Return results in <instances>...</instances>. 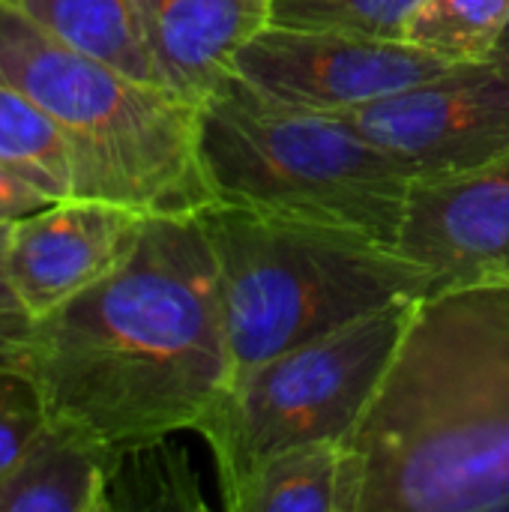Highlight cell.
I'll use <instances>...</instances> for the list:
<instances>
[{
    "mask_svg": "<svg viewBox=\"0 0 509 512\" xmlns=\"http://www.w3.org/2000/svg\"><path fill=\"white\" fill-rule=\"evenodd\" d=\"M396 249L432 294L509 285V156L480 171L411 180Z\"/></svg>",
    "mask_w": 509,
    "mask_h": 512,
    "instance_id": "9",
    "label": "cell"
},
{
    "mask_svg": "<svg viewBox=\"0 0 509 512\" xmlns=\"http://www.w3.org/2000/svg\"><path fill=\"white\" fill-rule=\"evenodd\" d=\"M345 444H303L267 459L228 501L231 512H339Z\"/></svg>",
    "mask_w": 509,
    "mask_h": 512,
    "instance_id": "15",
    "label": "cell"
},
{
    "mask_svg": "<svg viewBox=\"0 0 509 512\" xmlns=\"http://www.w3.org/2000/svg\"><path fill=\"white\" fill-rule=\"evenodd\" d=\"M162 84L201 105L234 78L237 54L270 24V0H135Z\"/></svg>",
    "mask_w": 509,
    "mask_h": 512,
    "instance_id": "11",
    "label": "cell"
},
{
    "mask_svg": "<svg viewBox=\"0 0 509 512\" xmlns=\"http://www.w3.org/2000/svg\"><path fill=\"white\" fill-rule=\"evenodd\" d=\"M414 306L417 300H402L363 315L231 381L198 426L216 462L222 501L285 450L351 438L381 387Z\"/></svg>",
    "mask_w": 509,
    "mask_h": 512,
    "instance_id": "6",
    "label": "cell"
},
{
    "mask_svg": "<svg viewBox=\"0 0 509 512\" xmlns=\"http://www.w3.org/2000/svg\"><path fill=\"white\" fill-rule=\"evenodd\" d=\"M111 510H207L189 459L171 438L114 453L108 477Z\"/></svg>",
    "mask_w": 509,
    "mask_h": 512,
    "instance_id": "16",
    "label": "cell"
},
{
    "mask_svg": "<svg viewBox=\"0 0 509 512\" xmlns=\"http://www.w3.org/2000/svg\"><path fill=\"white\" fill-rule=\"evenodd\" d=\"M509 21V0H420L408 42L453 63L486 60Z\"/></svg>",
    "mask_w": 509,
    "mask_h": 512,
    "instance_id": "17",
    "label": "cell"
},
{
    "mask_svg": "<svg viewBox=\"0 0 509 512\" xmlns=\"http://www.w3.org/2000/svg\"><path fill=\"white\" fill-rule=\"evenodd\" d=\"M219 273L234 378L363 315L432 294L396 246L240 204L201 213Z\"/></svg>",
    "mask_w": 509,
    "mask_h": 512,
    "instance_id": "3",
    "label": "cell"
},
{
    "mask_svg": "<svg viewBox=\"0 0 509 512\" xmlns=\"http://www.w3.org/2000/svg\"><path fill=\"white\" fill-rule=\"evenodd\" d=\"M411 180L480 171L509 156V69L465 60L339 114Z\"/></svg>",
    "mask_w": 509,
    "mask_h": 512,
    "instance_id": "7",
    "label": "cell"
},
{
    "mask_svg": "<svg viewBox=\"0 0 509 512\" xmlns=\"http://www.w3.org/2000/svg\"><path fill=\"white\" fill-rule=\"evenodd\" d=\"M450 63L408 39L267 24L237 54L234 75L282 105L345 114L393 96Z\"/></svg>",
    "mask_w": 509,
    "mask_h": 512,
    "instance_id": "8",
    "label": "cell"
},
{
    "mask_svg": "<svg viewBox=\"0 0 509 512\" xmlns=\"http://www.w3.org/2000/svg\"><path fill=\"white\" fill-rule=\"evenodd\" d=\"M147 213L105 198H60L6 228V273L42 318L108 276L135 246Z\"/></svg>",
    "mask_w": 509,
    "mask_h": 512,
    "instance_id": "10",
    "label": "cell"
},
{
    "mask_svg": "<svg viewBox=\"0 0 509 512\" xmlns=\"http://www.w3.org/2000/svg\"><path fill=\"white\" fill-rule=\"evenodd\" d=\"M111 462V450L48 423L0 474V512H108Z\"/></svg>",
    "mask_w": 509,
    "mask_h": 512,
    "instance_id": "12",
    "label": "cell"
},
{
    "mask_svg": "<svg viewBox=\"0 0 509 512\" xmlns=\"http://www.w3.org/2000/svg\"><path fill=\"white\" fill-rule=\"evenodd\" d=\"M27 375L48 423L111 453L198 432L234 381L201 216H147L108 276L36 318Z\"/></svg>",
    "mask_w": 509,
    "mask_h": 512,
    "instance_id": "1",
    "label": "cell"
},
{
    "mask_svg": "<svg viewBox=\"0 0 509 512\" xmlns=\"http://www.w3.org/2000/svg\"><path fill=\"white\" fill-rule=\"evenodd\" d=\"M0 165L51 201L84 195V177L66 132L21 90L0 81Z\"/></svg>",
    "mask_w": 509,
    "mask_h": 512,
    "instance_id": "14",
    "label": "cell"
},
{
    "mask_svg": "<svg viewBox=\"0 0 509 512\" xmlns=\"http://www.w3.org/2000/svg\"><path fill=\"white\" fill-rule=\"evenodd\" d=\"M51 204V198L36 189L30 180L18 177L12 168L0 165V228L12 225L15 219Z\"/></svg>",
    "mask_w": 509,
    "mask_h": 512,
    "instance_id": "21",
    "label": "cell"
},
{
    "mask_svg": "<svg viewBox=\"0 0 509 512\" xmlns=\"http://www.w3.org/2000/svg\"><path fill=\"white\" fill-rule=\"evenodd\" d=\"M0 81L66 132L84 198L147 216H189L216 204L198 153V105L54 39L3 0Z\"/></svg>",
    "mask_w": 509,
    "mask_h": 512,
    "instance_id": "4",
    "label": "cell"
},
{
    "mask_svg": "<svg viewBox=\"0 0 509 512\" xmlns=\"http://www.w3.org/2000/svg\"><path fill=\"white\" fill-rule=\"evenodd\" d=\"M6 228H0V372H27V354H30L36 318L18 297L6 273V255H3Z\"/></svg>",
    "mask_w": 509,
    "mask_h": 512,
    "instance_id": "20",
    "label": "cell"
},
{
    "mask_svg": "<svg viewBox=\"0 0 509 512\" xmlns=\"http://www.w3.org/2000/svg\"><path fill=\"white\" fill-rule=\"evenodd\" d=\"M339 512H509V285L417 300L345 441Z\"/></svg>",
    "mask_w": 509,
    "mask_h": 512,
    "instance_id": "2",
    "label": "cell"
},
{
    "mask_svg": "<svg viewBox=\"0 0 509 512\" xmlns=\"http://www.w3.org/2000/svg\"><path fill=\"white\" fill-rule=\"evenodd\" d=\"M489 60H495V63H501V66H507L509 69V21H507V27H504V33L498 36V42H495V48H492Z\"/></svg>",
    "mask_w": 509,
    "mask_h": 512,
    "instance_id": "22",
    "label": "cell"
},
{
    "mask_svg": "<svg viewBox=\"0 0 509 512\" xmlns=\"http://www.w3.org/2000/svg\"><path fill=\"white\" fill-rule=\"evenodd\" d=\"M54 39L144 81L165 87L147 51L135 0H3ZM168 90V87H165Z\"/></svg>",
    "mask_w": 509,
    "mask_h": 512,
    "instance_id": "13",
    "label": "cell"
},
{
    "mask_svg": "<svg viewBox=\"0 0 509 512\" xmlns=\"http://www.w3.org/2000/svg\"><path fill=\"white\" fill-rule=\"evenodd\" d=\"M198 153L222 204L396 246L411 177L339 114L282 105L234 75L198 105Z\"/></svg>",
    "mask_w": 509,
    "mask_h": 512,
    "instance_id": "5",
    "label": "cell"
},
{
    "mask_svg": "<svg viewBox=\"0 0 509 512\" xmlns=\"http://www.w3.org/2000/svg\"><path fill=\"white\" fill-rule=\"evenodd\" d=\"M48 426L42 396L27 372H0V474L9 471Z\"/></svg>",
    "mask_w": 509,
    "mask_h": 512,
    "instance_id": "19",
    "label": "cell"
},
{
    "mask_svg": "<svg viewBox=\"0 0 509 512\" xmlns=\"http://www.w3.org/2000/svg\"><path fill=\"white\" fill-rule=\"evenodd\" d=\"M417 6L420 0H270V24L408 39V24Z\"/></svg>",
    "mask_w": 509,
    "mask_h": 512,
    "instance_id": "18",
    "label": "cell"
}]
</instances>
